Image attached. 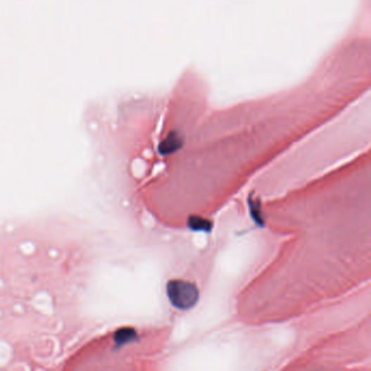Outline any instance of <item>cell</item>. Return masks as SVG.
Masks as SVG:
<instances>
[{
    "mask_svg": "<svg viewBox=\"0 0 371 371\" xmlns=\"http://www.w3.org/2000/svg\"><path fill=\"white\" fill-rule=\"evenodd\" d=\"M323 335L289 357L277 371H370L369 316Z\"/></svg>",
    "mask_w": 371,
    "mask_h": 371,
    "instance_id": "cell-1",
    "label": "cell"
},
{
    "mask_svg": "<svg viewBox=\"0 0 371 371\" xmlns=\"http://www.w3.org/2000/svg\"><path fill=\"white\" fill-rule=\"evenodd\" d=\"M181 145H182V137H180L177 132L173 131L161 142V145H159V151L163 155H170V153L177 151Z\"/></svg>",
    "mask_w": 371,
    "mask_h": 371,
    "instance_id": "cell-2",
    "label": "cell"
}]
</instances>
